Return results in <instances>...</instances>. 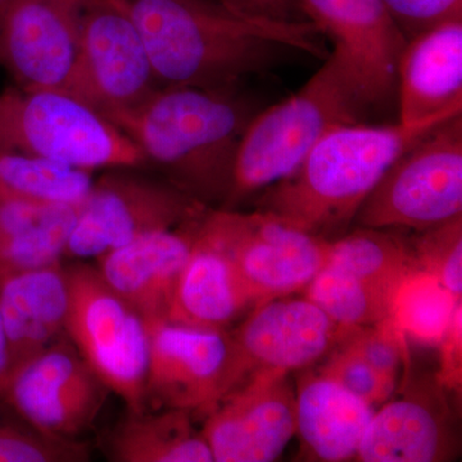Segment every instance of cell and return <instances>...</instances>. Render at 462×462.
<instances>
[{"mask_svg":"<svg viewBox=\"0 0 462 462\" xmlns=\"http://www.w3.org/2000/svg\"><path fill=\"white\" fill-rule=\"evenodd\" d=\"M141 33L160 88L240 87L288 54L327 58L314 23L281 25L221 0H116Z\"/></svg>","mask_w":462,"mask_h":462,"instance_id":"obj_1","label":"cell"},{"mask_svg":"<svg viewBox=\"0 0 462 462\" xmlns=\"http://www.w3.org/2000/svg\"><path fill=\"white\" fill-rule=\"evenodd\" d=\"M257 112L240 87H173L108 118L138 145L149 169L209 208H221Z\"/></svg>","mask_w":462,"mask_h":462,"instance_id":"obj_2","label":"cell"},{"mask_svg":"<svg viewBox=\"0 0 462 462\" xmlns=\"http://www.w3.org/2000/svg\"><path fill=\"white\" fill-rule=\"evenodd\" d=\"M448 118L337 127L309 152L296 171L258 194L257 208L331 240L354 223L364 200L404 149Z\"/></svg>","mask_w":462,"mask_h":462,"instance_id":"obj_3","label":"cell"},{"mask_svg":"<svg viewBox=\"0 0 462 462\" xmlns=\"http://www.w3.org/2000/svg\"><path fill=\"white\" fill-rule=\"evenodd\" d=\"M370 103L338 48L300 90L252 118L236 153L229 196L221 208H239L296 171L331 130L360 123Z\"/></svg>","mask_w":462,"mask_h":462,"instance_id":"obj_4","label":"cell"},{"mask_svg":"<svg viewBox=\"0 0 462 462\" xmlns=\"http://www.w3.org/2000/svg\"><path fill=\"white\" fill-rule=\"evenodd\" d=\"M0 149L75 169H148L138 145L83 100L63 89L0 93Z\"/></svg>","mask_w":462,"mask_h":462,"instance_id":"obj_5","label":"cell"},{"mask_svg":"<svg viewBox=\"0 0 462 462\" xmlns=\"http://www.w3.org/2000/svg\"><path fill=\"white\" fill-rule=\"evenodd\" d=\"M462 216L461 114L404 149L355 216L356 226L424 231Z\"/></svg>","mask_w":462,"mask_h":462,"instance_id":"obj_6","label":"cell"},{"mask_svg":"<svg viewBox=\"0 0 462 462\" xmlns=\"http://www.w3.org/2000/svg\"><path fill=\"white\" fill-rule=\"evenodd\" d=\"M65 272L67 338L130 412L147 409V321L109 287L98 269L78 263Z\"/></svg>","mask_w":462,"mask_h":462,"instance_id":"obj_7","label":"cell"},{"mask_svg":"<svg viewBox=\"0 0 462 462\" xmlns=\"http://www.w3.org/2000/svg\"><path fill=\"white\" fill-rule=\"evenodd\" d=\"M141 170H107L94 180L66 256L98 258L149 234L184 226L208 211L171 182Z\"/></svg>","mask_w":462,"mask_h":462,"instance_id":"obj_8","label":"cell"},{"mask_svg":"<svg viewBox=\"0 0 462 462\" xmlns=\"http://www.w3.org/2000/svg\"><path fill=\"white\" fill-rule=\"evenodd\" d=\"M202 225L229 254L256 306L305 291L329 254L331 240L263 209L209 208Z\"/></svg>","mask_w":462,"mask_h":462,"instance_id":"obj_9","label":"cell"},{"mask_svg":"<svg viewBox=\"0 0 462 462\" xmlns=\"http://www.w3.org/2000/svg\"><path fill=\"white\" fill-rule=\"evenodd\" d=\"M147 402L160 409L208 413L251 375L227 330L147 321Z\"/></svg>","mask_w":462,"mask_h":462,"instance_id":"obj_10","label":"cell"},{"mask_svg":"<svg viewBox=\"0 0 462 462\" xmlns=\"http://www.w3.org/2000/svg\"><path fill=\"white\" fill-rule=\"evenodd\" d=\"M160 89L141 33L116 0H87L74 69L65 90L106 117Z\"/></svg>","mask_w":462,"mask_h":462,"instance_id":"obj_11","label":"cell"},{"mask_svg":"<svg viewBox=\"0 0 462 462\" xmlns=\"http://www.w3.org/2000/svg\"><path fill=\"white\" fill-rule=\"evenodd\" d=\"M109 392L69 339L60 338L17 370L0 398L44 436L78 440L93 427Z\"/></svg>","mask_w":462,"mask_h":462,"instance_id":"obj_12","label":"cell"},{"mask_svg":"<svg viewBox=\"0 0 462 462\" xmlns=\"http://www.w3.org/2000/svg\"><path fill=\"white\" fill-rule=\"evenodd\" d=\"M87 0H2L0 66L23 90H65Z\"/></svg>","mask_w":462,"mask_h":462,"instance_id":"obj_13","label":"cell"},{"mask_svg":"<svg viewBox=\"0 0 462 462\" xmlns=\"http://www.w3.org/2000/svg\"><path fill=\"white\" fill-rule=\"evenodd\" d=\"M214 461L272 462L296 434L289 374L258 370L207 413L202 430Z\"/></svg>","mask_w":462,"mask_h":462,"instance_id":"obj_14","label":"cell"},{"mask_svg":"<svg viewBox=\"0 0 462 462\" xmlns=\"http://www.w3.org/2000/svg\"><path fill=\"white\" fill-rule=\"evenodd\" d=\"M365 431L356 460L363 462H443L460 449L448 392L437 376H412L407 369Z\"/></svg>","mask_w":462,"mask_h":462,"instance_id":"obj_15","label":"cell"},{"mask_svg":"<svg viewBox=\"0 0 462 462\" xmlns=\"http://www.w3.org/2000/svg\"><path fill=\"white\" fill-rule=\"evenodd\" d=\"M307 20L346 54L370 105L384 103L397 88L407 39L383 0H300Z\"/></svg>","mask_w":462,"mask_h":462,"instance_id":"obj_16","label":"cell"},{"mask_svg":"<svg viewBox=\"0 0 462 462\" xmlns=\"http://www.w3.org/2000/svg\"><path fill=\"white\" fill-rule=\"evenodd\" d=\"M342 333L343 328L309 298L285 296L254 306L231 336L251 374H291L329 355Z\"/></svg>","mask_w":462,"mask_h":462,"instance_id":"obj_17","label":"cell"},{"mask_svg":"<svg viewBox=\"0 0 462 462\" xmlns=\"http://www.w3.org/2000/svg\"><path fill=\"white\" fill-rule=\"evenodd\" d=\"M199 220L149 234L97 258L103 279L145 321L169 318Z\"/></svg>","mask_w":462,"mask_h":462,"instance_id":"obj_18","label":"cell"},{"mask_svg":"<svg viewBox=\"0 0 462 462\" xmlns=\"http://www.w3.org/2000/svg\"><path fill=\"white\" fill-rule=\"evenodd\" d=\"M400 123L452 117L462 111V21L407 41L397 71Z\"/></svg>","mask_w":462,"mask_h":462,"instance_id":"obj_19","label":"cell"},{"mask_svg":"<svg viewBox=\"0 0 462 462\" xmlns=\"http://www.w3.org/2000/svg\"><path fill=\"white\" fill-rule=\"evenodd\" d=\"M67 309L69 287L60 263L0 279V325L9 379L66 334Z\"/></svg>","mask_w":462,"mask_h":462,"instance_id":"obj_20","label":"cell"},{"mask_svg":"<svg viewBox=\"0 0 462 462\" xmlns=\"http://www.w3.org/2000/svg\"><path fill=\"white\" fill-rule=\"evenodd\" d=\"M203 217V216H202ZM199 221L167 321L199 329L227 330L256 306L233 261Z\"/></svg>","mask_w":462,"mask_h":462,"instance_id":"obj_21","label":"cell"},{"mask_svg":"<svg viewBox=\"0 0 462 462\" xmlns=\"http://www.w3.org/2000/svg\"><path fill=\"white\" fill-rule=\"evenodd\" d=\"M374 407L327 374L307 373L298 380L296 434L310 460L357 458Z\"/></svg>","mask_w":462,"mask_h":462,"instance_id":"obj_22","label":"cell"},{"mask_svg":"<svg viewBox=\"0 0 462 462\" xmlns=\"http://www.w3.org/2000/svg\"><path fill=\"white\" fill-rule=\"evenodd\" d=\"M81 205L0 199V279L60 264Z\"/></svg>","mask_w":462,"mask_h":462,"instance_id":"obj_23","label":"cell"},{"mask_svg":"<svg viewBox=\"0 0 462 462\" xmlns=\"http://www.w3.org/2000/svg\"><path fill=\"white\" fill-rule=\"evenodd\" d=\"M108 452L117 462H214L190 412L178 409L129 411L109 438Z\"/></svg>","mask_w":462,"mask_h":462,"instance_id":"obj_24","label":"cell"},{"mask_svg":"<svg viewBox=\"0 0 462 462\" xmlns=\"http://www.w3.org/2000/svg\"><path fill=\"white\" fill-rule=\"evenodd\" d=\"M396 297L412 273L422 272L411 245L387 229L356 226L330 242L327 263Z\"/></svg>","mask_w":462,"mask_h":462,"instance_id":"obj_25","label":"cell"},{"mask_svg":"<svg viewBox=\"0 0 462 462\" xmlns=\"http://www.w3.org/2000/svg\"><path fill=\"white\" fill-rule=\"evenodd\" d=\"M93 182V172L87 170L0 149V199L36 205L81 203Z\"/></svg>","mask_w":462,"mask_h":462,"instance_id":"obj_26","label":"cell"},{"mask_svg":"<svg viewBox=\"0 0 462 462\" xmlns=\"http://www.w3.org/2000/svg\"><path fill=\"white\" fill-rule=\"evenodd\" d=\"M303 291L340 328L367 327L385 320L392 316L396 298L329 264L316 273Z\"/></svg>","mask_w":462,"mask_h":462,"instance_id":"obj_27","label":"cell"},{"mask_svg":"<svg viewBox=\"0 0 462 462\" xmlns=\"http://www.w3.org/2000/svg\"><path fill=\"white\" fill-rule=\"evenodd\" d=\"M458 302L437 278L419 272L398 289L392 316L404 334L433 345L442 338Z\"/></svg>","mask_w":462,"mask_h":462,"instance_id":"obj_28","label":"cell"},{"mask_svg":"<svg viewBox=\"0 0 462 462\" xmlns=\"http://www.w3.org/2000/svg\"><path fill=\"white\" fill-rule=\"evenodd\" d=\"M87 458L84 443L44 436L0 398V462H67Z\"/></svg>","mask_w":462,"mask_h":462,"instance_id":"obj_29","label":"cell"},{"mask_svg":"<svg viewBox=\"0 0 462 462\" xmlns=\"http://www.w3.org/2000/svg\"><path fill=\"white\" fill-rule=\"evenodd\" d=\"M339 342L351 346L394 387L410 367L406 334L393 316L367 327L343 328Z\"/></svg>","mask_w":462,"mask_h":462,"instance_id":"obj_30","label":"cell"},{"mask_svg":"<svg viewBox=\"0 0 462 462\" xmlns=\"http://www.w3.org/2000/svg\"><path fill=\"white\" fill-rule=\"evenodd\" d=\"M411 248L422 272L433 275L456 300H461L462 216L420 231Z\"/></svg>","mask_w":462,"mask_h":462,"instance_id":"obj_31","label":"cell"},{"mask_svg":"<svg viewBox=\"0 0 462 462\" xmlns=\"http://www.w3.org/2000/svg\"><path fill=\"white\" fill-rule=\"evenodd\" d=\"M329 355L320 372L373 407L384 403L396 391L397 387L383 378L372 365L345 343H337Z\"/></svg>","mask_w":462,"mask_h":462,"instance_id":"obj_32","label":"cell"},{"mask_svg":"<svg viewBox=\"0 0 462 462\" xmlns=\"http://www.w3.org/2000/svg\"><path fill=\"white\" fill-rule=\"evenodd\" d=\"M407 41L452 21H462V0H383Z\"/></svg>","mask_w":462,"mask_h":462,"instance_id":"obj_33","label":"cell"},{"mask_svg":"<svg viewBox=\"0 0 462 462\" xmlns=\"http://www.w3.org/2000/svg\"><path fill=\"white\" fill-rule=\"evenodd\" d=\"M440 345V367L438 382L448 393L461 396L462 385V302L455 306Z\"/></svg>","mask_w":462,"mask_h":462,"instance_id":"obj_34","label":"cell"},{"mask_svg":"<svg viewBox=\"0 0 462 462\" xmlns=\"http://www.w3.org/2000/svg\"><path fill=\"white\" fill-rule=\"evenodd\" d=\"M245 16L281 25L309 23L300 0H221Z\"/></svg>","mask_w":462,"mask_h":462,"instance_id":"obj_35","label":"cell"},{"mask_svg":"<svg viewBox=\"0 0 462 462\" xmlns=\"http://www.w3.org/2000/svg\"><path fill=\"white\" fill-rule=\"evenodd\" d=\"M9 379V360L7 345H5V334L0 325V396L5 392Z\"/></svg>","mask_w":462,"mask_h":462,"instance_id":"obj_36","label":"cell"},{"mask_svg":"<svg viewBox=\"0 0 462 462\" xmlns=\"http://www.w3.org/2000/svg\"><path fill=\"white\" fill-rule=\"evenodd\" d=\"M0 2H2V0H0Z\"/></svg>","mask_w":462,"mask_h":462,"instance_id":"obj_37","label":"cell"}]
</instances>
